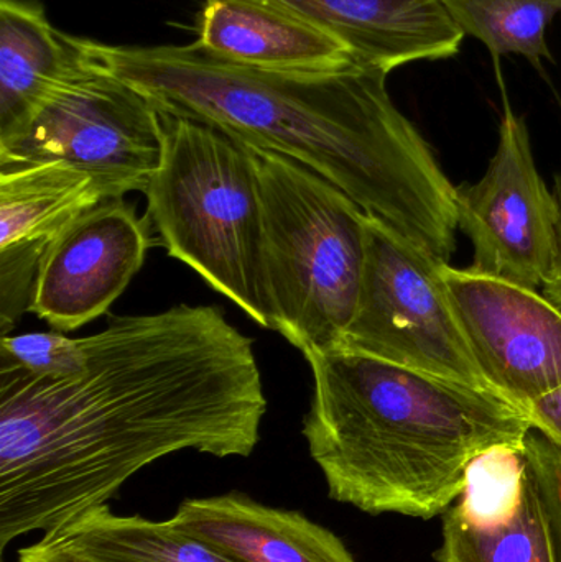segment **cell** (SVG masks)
Listing matches in <instances>:
<instances>
[{
  "label": "cell",
  "instance_id": "6da1fadb",
  "mask_svg": "<svg viewBox=\"0 0 561 562\" xmlns=\"http://www.w3.org/2000/svg\"><path fill=\"white\" fill-rule=\"evenodd\" d=\"M68 379L0 369V551L109 504L180 451L250 458L267 413L254 340L220 306L115 316Z\"/></svg>",
  "mask_w": 561,
  "mask_h": 562
},
{
  "label": "cell",
  "instance_id": "7a4b0ae2",
  "mask_svg": "<svg viewBox=\"0 0 561 562\" xmlns=\"http://www.w3.org/2000/svg\"><path fill=\"white\" fill-rule=\"evenodd\" d=\"M111 75L170 117L226 132L247 147L305 165L366 214L441 262L457 249V187L395 108L389 72L355 63L328 72L262 71L190 45L96 42Z\"/></svg>",
  "mask_w": 561,
  "mask_h": 562
},
{
  "label": "cell",
  "instance_id": "3957f363",
  "mask_svg": "<svg viewBox=\"0 0 561 562\" xmlns=\"http://www.w3.org/2000/svg\"><path fill=\"white\" fill-rule=\"evenodd\" d=\"M305 359L310 456L328 497L362 514L441 517L478 454L497 445L523 449L532 431L527 413L491 389L346 350Z\"/></svg>",
  "mask_w": 561,
  "mask_h": 562
},
{
  "label": "cell",
  "instance_id": "277c9868",
  "mask_svg": "<svg viewBox=\"0 0 561 562\" xmlns=\"http://www.w3.org/2000/svg\"><path fill=\"white\" fill-rule=\"evenodd\" d=\"M164 127L160 167L145 190L161 246L254 323L272 329L253 147L191 119L164 115Z\"/></svg>",
  "mask_w": 561,
  "mask_h": 562
},
{
  "label": "cell",
  "instance_id": "5b68a950",
  "mask_svg": "<svg viewBox=\"0 0 561 562\" xmlns=\"http://www.w3.org/2000/svg\"><path fill=\"white\" fill-rule=\"evenodd\" d=\"M253 150L272 329L303 356L336 350L358 306L368 214L305 165L276 151Z\"/></svg>",
  "mask_w": 561,
  "mask_h": 562
},
{
  "label": "cell",
  "instance_id": "8992f818",
  "mask_svg": "<svg viewBox=\"0 0 561 562\" xmlns=\"http://www.w3.org/2000/svg\"><path fill=\"white\" fill-rule=\"evenodd\" d=\"M444 266L368 214L358 306L336 350L491 389L455 310Z\"/></svg>",
  "mask_w": 561,
  "mask_h": 562
},
{
  "label": "cell",
  "instance_id": "52a82bcc",
  "mask_svg": "<svg viewBox=\"0 0 561 562\" xmlns=\"http://www.w3.org/2000/svg\"><path fill=\"white\" fill-rule=\"evenodd\" d=\"M164 135V115L154 102L99 61L22 131L0 140V170L68 165L94 181L102 200H119L145 193L160 167Z\"/></svg>",
  "mask_w": 561,
  "mask_h": 562
},
{
  "label": "cell",
  "instance_id": "ba28073f",
  "mask_svg": "<svg viewBox=\"0 0 561 562\" xmlns=\"http://www.w3.org/2000/svg\"><path fill=\"white\" fill-rule=\"evenodd\" d=\"M458 229L473 243L470 270L543 286L557 247L559 203L534 160L526 121L506 105L500 144L478 183L457 187Z\"/></svg>",
  "mask_w": 561,
  "mask_h": 562
},
{
  "label": "cell",
  "instance_id": "9c48e42d",
  "mask_svg": "<svg viewBox=\"0 0 561 562\" xmlns=\"http://www.w3.org/2000/svg\"><path fill=\"white\" fill-rule=\"evenodd\" d=\"M474 359L494 392L527 413L561 386V311L542 293L444 266Z\"/></svg>",
  "mask_w": 561,
  "mask_h": 562
},
{
  "label": "cell",
  "instance_id": "30bf717a",
  "mask_svg": "<svg viewBox=\"0 0 561 562\" xmlns=\"http://www.w3.org/2000/svg\"><path fill=\"white\" fill-rule=\"evenodd\" d=\"M152 246L148 223L124 198L79 214L43 256L30 311L58 333L108 313L142 269Z\"/></svg>",
  "mask_w": 561,
  "mask_h": 562
},
{
  "label": "cell",
  "instance_id": "8fae6325",
  "mask_svg": "<svg viewBox=\"0 0 561 562\" xmlns=\"http://www.w3.org/2000/svg\"><path fill=\"white\" fill-rule=\"evenodd\" d=\"M94 181L63 164L0 170V334L32 306L40 263L53 240L101 203Z\"/></svg>",
  "mask_w": 561,
  "mask_h": 562
},
{
  "label": "cell",
  "instance_id": "7c38bea8",
  "mask_svg": "<svg viewBox=\"0 0 561 562\" xmlns=\"http://www.w3.org/2000/svg\"><path fill=\"white\" fill-rule=\"evenodd\" d=\"M272 7L351 48L356 59L391 72L395 68L457 55L464 33L440 0H249Z\"/></svg>",
  "mask_w": 561,
  "mask_h": 562
},
{
  "label": "cell",
  "instance_id": "4fadbf2b",
  "mask_svg": "<svg viewBox=\"0 0 561 562\" xmlns=\"http://www.w3.org/2000/svg\"><path fill=\"white\" fill-rule=\"evenodd\" d=\"M170 520L237 562H358L328 528L244 492L187 498Z\"/></svg>",
  "mask_w": 561,
  "mask_h": 562
},
{
  "label": "cell",
  "instance_id": "5bb4252c",
  "mask_svg": "<svg viewBox=\"0 0 561 562\" xmlns=\"http://www.w3.org/2000/svg\"><path fill=\"white\" fill-rule=\"evenodd\" d=\"M98 65L94 40L56 30L38 0H0V140Z\"/></svg>",
  "mask_w": 561,
  "mask_h": 562
},
{
  "label": "cell",
  "instance_id": "9a60e30c",
  "mask_svg": "<svg viewBox=\"0 0 561 562\" xmlns=\"http://www.w3.org/2000/svg\"><path fill=\"white\" fill-rule=\"evenodd\" d=\"M194 43L214 58L262 71L328 72L358 63L325 30L249 0H206Z\"/></svg>",
  "mask_w": 561,
  "mask_h": 562
},
{
  "label": "cell",
  "instance_id": "2e32d148",
  "mask_svg": "<svg viewBox=\"0 0 561 562\" xmlns=\"http://www.w3.org/2000/svg\"><path fill=\"white\" fill-rule=\"evenodd\" d=\"M96 562H237L171 520L121 515L104 504L49 531Z\"/></svg>",
  "mask_w": 561,
  "mask_h": 562
},
{
  "label": "cell",
  "instance_id": "e0dca14e",
  "mask_svg": "<svg viewBox=\"0 0 561 562\" xmlns=\"http://www.w3.org/2000/svg\"><path fill=\"white\" fill-rule=\"evenodd\" d=\"M441 520L437 562H556L546 505L529 469L523 505L506 525L473 527L455 505L441 515Z\"/></svg>",
  "mask_w": 561,
  "mask_h": 562
},
{
  "label": "cell",
  "instance_id": "ac0fdd59",
  "mask_svg": "<svg viewBox=\"0 0 561 562\" xmlns=\"http://www.w3.org/2000/svg\"><path fill=\"white\" fill-rule=\"evenodd\" d=\"M464 35L481 40L494 55H519L539 68L549 58L547 30L561 0H440Z\"/></svg>",
  "mask_w": 561,
  "mask_h": 562
},
{
  "label": "cell",
  "instance_id": "d6986e66",
  "mask_svg": "<svg viewBox=\"0 0 561 562\" xmlns=\"http://www.w3.org/2000/svg\"><path fill=\"white\" fill-rule=\"evenodd\" d=\"M524 448L497 445L478 454L464 475L458 514L476 528H496L513 520L526 494Z\"/></svg>",
  "mask_w": 561,
  "mask_h": 562
},
{
  "label": "cell",
  "instance_id": "ffe728a7",
  "mask_svg": "<svg viewBox=\"0 0 561 562\" xmlns=\"http://www.w3.org/2000/svg\"><path fill=\"white\" fill-rule=\"evenodd\" d=\"M85 339L61 333L2 336L0 369H20L38 379H68L85 367Z\"/></svg>",
  "mask_w": 561,
  "mask_h": 562
},
{
  "label": "cell",
  "instance_id": "44dd1931",
  "mask_svg": "<svg viewBox=\"0 0 561 562\" xmlns=\"http://www.w3.org/2000/svg\"><path fill=\"white\" fill-rule=\"evenodd\" d=\"M524 454L546 505L556 562H561V449L532 429Z\"/></svg>",
  "mask_w": 561,
  "mask_h": 562
},
{
  "label": "cell",
  "instance_id": "7402d4cb",
  "mask_svg": "<svg viewBox=\"0 0 561 562\" xmlns=\"http://www.w3.org/2000/svg\"><path fill=\"white\" fill-rule=\"evenodd\" d=\"M534 431L561 449V386L540 396L527 409Z\"/></svg>",
  "mask_w": 561,
  "mask_h": 562
},
{
  "label": "cell",
  "instance_id": "603a6c76",
  "mask_svg": "<svg viewBox=\"0 0 561 562\" xmlns=\"http://www.w3.org/2000/svg\"><path fill=\"white\" fill-rule=\"evenodd\" d=\"M15 562H96L59 540L56 535H42L38 541L20 548Z\"/></svg>",
  "mask_w": 561,
  "mask_h": 562
},
{
  "label": "cell",
  "instance_id": "cb8c5ba5",
  "mask_svg": "<svg viewBox=\"0 0 561 562\" xmlns=\"http://www.w3.org/2000/svg\"><path fill=\"white\" fill-rule=\"evenodd\" d=\"M556 193L557 203H559V226H557V247L556 256H553L552 267H550L549 276L543 281L542 294L556 304L561 311V175L556 178Z\"/></svg>",
  "mask_w": 561,
  "mask_h": 562
}]
</instances>
